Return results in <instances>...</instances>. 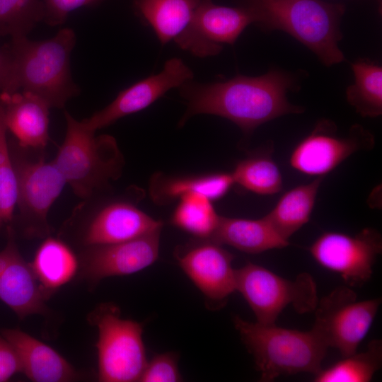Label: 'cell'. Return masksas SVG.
I'll return each instance as SVG.
<instances>
[{"mask_svg":"<svg viewBox=\"0 0 382 382\" xmlns=\"http://www.w3.org/2000/svg\"><path fill=\"white\" fill-rule=\"evenodd\" d=\"M104 192L83 199L76 206L62 225L60 238L81 249L127 241L161 230V221L131 200L104 197Z\"/></svg>","mask_w":382,"mask_h":382,"instance_id":"6","label":"cell"},{"mask_svg":"<svg viewBox=\"0 0 382 382\" xmlns=\"http://www.w3.org/2000/svg\"><path fill=\"white\" fill-rule=\"evenodd\" d=\"M0 91L16 92L14 76V61L8 45L0 47Z\"/></svg>","mask_w":382,"mask_h":382,"instance_id":"34","label":"cell"},{"mask_svg":"<svg viewBox=\"0 0 382 382\" xmlns=\"http://www.w3.org/2000/svg\"><path fill=\"white\" fill-rule=\"evenodd\" d=\"M22 372L19 357L12 345L0 335V382L8 381L13 375Z\"/></svg>","mask_w":382,"mask_h":382,"instance_id":"33","label":"cell"},{"mask_svg":"<svg viewBox=\"0 0 382 382\" xmlns=\"http://www.w3.org/2000/svg\"><path fill=\"white\" fill-rule=\"evenodd\" d=\"M16 349L22 373L35 382H67L77 378L74 368L55 349L20 329H2Z\"/></svg>","mask_w":382,"mask_h":382,"instance_id":"19","label":"cell"},{"mask_svg":"<svg viewBox=\"0 0 382 382\" xmlns=\"http://www.w3.org/2000/svg\"><path fill=\"white\" fill-rule=\"evenodd\" d=\"M209 240L250 254L281 249L289 244L265 216L247 219L221 216L218 227Z\"/></svg>","mask_w":382,"mask_h":382,"instance_id":"20","label":"cell"},{"mask_svg":"<svg viewBox=\"0 0 382 382\" xmlns=\"http://www.w3.org/2000/svg\"><path fill=\"white\" fill-rule=\"evenodd\" d=\"M9 146L17 178V221L21 233L29 238H46L52 231L49 211L66 181L54 163L45 160L43 151L37 154L16 141Z\"/></svg>","mask_w":382,"mask_h":382,"instance_id":"7","label":"cell"},{"mask_svg":"<svg viewBox=\"0 0 382 382\" xmlns=\"http://www.w3.org/2000/svg\"><path fill=\"white\" fill-rule=\"evenodd\" d=\"M66 130L64 139L52 161L66 185L83 199L108 190L110 183L122 174L123 155L115 139L96 135L81 121L64 112Z\"/></svg>","mask_w":382,"mask_h":382,"instance_id":"5","label":"cell"},{"mask_svg":"<svg viewBox=\"0 0 382 382\" xmlns=\"http://www.w3.org/2000/svg\"><path fill=\"white\" fill-rule=\"evenodd\" d=\"M178 354L169 352L158 354L148 361L139 378L141 382H178L183 378L178 369Z\"/></svg>","mask_w":382,"mask_h":382,"instance_id":"31","label":"cell"},{"mask_svg":"<svg viewBox=\"0 0 382 382\" xmlns=\"http://www.w3.org/2000/svg\"><path fill=\"white\" fill-rule=\"evenodd\" d=\"M235 184L231 173H214L192 176L155 175L150 192L154 202L165 204L187 193L197 192L210 199L224 197Z\"/></svg>","mask_w":382,"mask_h":382,"instance_id":"22","label":"cell"},{"mask_svg":"<svg viewBox=\"0 0 382 382\" xmlns=\"http://www.w3.org/2000/svg\"><path fill=\"white\" fill-rule=\"evenodd\" d=\"M0 301L22 320L34 314H46L47 301L30 263L21 255L13 227L7 226V243L0 251Z\"/></svg>","mask_w":382,"mask_h":382,"instance_id":"17","label":"cell"},{"mask_svg":"<svg viewBox=\"0 0 382 382\" xmlns=\"http://www.w3.org/2000/svg\"><path fill=\"white\" fill-rule=\"evenodd\" d=\"M174 256L185 274L203 294L211 310L224 307L236 291L233 255L209 239H197L175 248Z\"/></svg>","mask_w":382,"mask_h":382,"instance_id":"13","label":"cell"},{"mask_svg":"<svg viewBox=\"0 0 382 382\" xmlns=\"http://www.w3.org/2000/svg\"><path fill=\"white\" fill-rule=\"evenodd\" d=\"M170 222L197 239H210L216 231L221 216L206 195L192 192L178 198Z\"/></svg>","mask_w":382,"mask_h":382,"instance_id":"27","label":"cell"},{"mask_svg":"<svg viewBox=\"0 0 382 382\" xmlns=\"http://www.w3.org/2000/svg\"><path fill=\"white\" fill-rule=\"evenodd\" d=\"M236 291L249 305L256 322L264 325L275 324L288 306L304 314L314 311L318 302L316 283L310 274L301 272L287 279L250 262L236 270Z\"/></svg>","mask_w":382,"mask_h":382,"instance_id":"9","label":"cell"},{"mask_svg":"<svg viewBox=\"0 0 382 382\" xmlns=\"http://www.w3.org/2000/svg\"><path fill=\"white\" fill-rule=\"evenodd\" d=\"M7 130L23 148L44 151L50 140L48 104L28 91L1 93Z\"/></svg>","mask_w":382,"mask_h":382,"instance_id":"18","label":"cell"},{"mask_svg":"<svg viewBox=\"0 0 382 382\" xmlns=\"http://www.w3.org/2000/svg\"><path fill=\"white\" fill-rule=\"evenodd\" d=\"M381 298L358 301L351 287L340 286L318 300L312 330L342 357L355 353L367 335Z\"/></svg>","mask_w":382,"mask_h":382,"instance_id":"10","label":"cell"},{"mask_svg":"<svg viewBox=\"0 0 382 382\" xmlns=\"http://www.w3.org/2000/svg\"><path fill=\"white\" fill-rule=\"evenodd\" d=\"M43 21L49 25L56 26L65 22L69 14L83 6L93 5L101 0H44Z\"/></svg>","mask_w":382,"mask_h":382,"instance_id":"32","label":"cell"},{"mask_svg":"<svg viewBox=\"0 0 382 382\" xmlns=\"http://www.w3.org/2000/svg\"><path fill=\"white\" fill-rule=\"evenodd\" d=\"M354 81L345 91L346 98L361 116L376 117L382 114V66L369 59L351 63Z\"/></svg>","mask_w":382,"mask_h":382,"instance_id":"25","label":"cell"},{"mask_svg":"<svg viewBox=\"0 0 382 382\" xmlns=\"http://www.w3.org/2000/svg\"><path fill=\"white\" fill-rule=\"evenodd\" d=\"M30 266L48 299L76 275L79 260L66 241L49 236L37 248Z\"/></svg>","mask_w":382,"mask_h":382,"instance_id":"21","label":"cell"},{"mask_svg":"<svg viewBox=\"0 0 382 382\" xmlns=\"http://www.w3.org/2000/svg\"><path fill=\"white\" fill-rule=\"evenodd\" d=\"M252 23V13L243 6L230 7L202 0L188 25L173 40L196 57L214 56L221 52L224 44L233 45Z\"/></svg>","mask_w":382,"mask_h":382,"instance_id":"14","label":"cell"},{"mask_svg":"<svg viewBox=\"0 0 382 382\" xmlns=\"http://www.w3.org/2000/svg\"><path fill=\"white\" fill-rule=\"evenodd\" d=\"M192 79V70L181 59L171 58L166 62L159 73L122 91L109 105L81 122L88 129L96 132L146 108L168 91L179 88Z\"/></svg>","mask_w":382,"mask_h":382,"instance_id":"16","label":"cell"},{"mask_svg":"<svg viewBox=\"0 0 382 382\" xmlns=\"http://www.w3.org/2000/svg\"><path fill=\"white\" fill-rule=\"evenodd\" d=\"M44 12V0H0V37H27Z\"/></svg>","mask_w":382,"mask_h":382,"instance_id":"29","label":"cell"},{"mask_svg":"<svg viewBox=\"0 0 382 382\" xmlns=\"http://www.w3.org/2000/svg\"><path fill=\"white\" fill-rule=\"evenodd\" d=\"M161 231L127 241L81 248L78 255L81 275L94 285L107 277L129 275L148 267L158 259Z\"/></svg>","mask_w":382,"mask_h":382,"instance_id":"15","label":"cell"},{"mask_svg":"<svg viewBox=\"0 0 382 382\" xmlns=\"http://www.w3.org/2000/svg\"><path fill=\"white\" fill-rule=\"evenodd\" d=\"M337 130L330 120L318 121L293 149L290 166L305 175L325 176L354 153L371 149L374 145L373 134L360 125H352L343 137Z\"/></svg>","mask_w":382,"mask_h":382,"instance_id":"12","label":"cell"},{"mask_svg":"<svg viewBox=\"0 0 382 382\" xmlns=\"http://www.w3.org/2000/svg\"><path fill=\"white\" fill-rule=\"evenodd\" d=\"M202 0H134V6L165 45L188 25Z\"/></svg>","mask_w":382,"mask_h":382,"instance_id":"24","label":"cell"},{"mask_svg":"<svg viewBox=\"0 0 382 382\" xmlns=\"http://www.w3.org/2000/svg\"><path fill=\"white\" fill-rule=\"evenodd\" d=\"M0 103V228L13 219L18 185Z\"/></svg>","mask_w":382,"mask_h":382,"instance_id":"30","label":"cell"},{"mask_svg":"<svg viewBox=\"0 0 382 382\" xmlns=\"http://www.w3.org/2000/svg\"><path fill=\"white\" fill-rule=\"evenodd\" d=\"M112 303L97 306L88 320L98 331V380L102 382H134L147 363L142 339L143 324L124 319Z\"/></svg>","mask_w":382,"mask_h":382,"instance_id":"8","label":"cell"},{"mask_svg":"<svg viewBox=\"0 0 382 382\" xmlns=\"http://www.w3.org/2000/svg\"><path fill=\"white\" fill-rule=\"evenodd\" d=\"M324 176L286 191L265 217L285 240L310 219L319 187Z\"/></svg>","mask_w":382,"mask_h":382,"instance_id":"23","label":"cell"},{"mask_svg":"<svg viewBox=\"0 0 382 382\" xmlns=\"http://www.w3.org/2000/svg\"><path fill=\"white\" fill-rule=\"evenodd\" d=\"M313 260L321 267L338 274L349 287L367 282L382 251L380 233L366 228L357 234L326 231L308 248Z\"/></svg>","mask_w":382,"mask_h":382,"instance_id":"11","label":"cell"},{"mask_svg":"<svg viewBox=\"0 0 382 382\" xmlns=\"http://www.w3.org/2000/svg\"><path fill=\"white\" fill-rule=\"evenodd\" d=\"M382 365V340H371L365 351L342 357L314 375L315 382H369Z\"/></svg>","mask_w":382,"mask_h":382,"instance_id":"26","label":"cell"},{"mask_svg":"<svg viewBox=\"0 0 382 382\" xmlns=\"http://www.w3.org/2000/svg\"><path fill=\"white\" fill-rule=\"evenodd\" d=\"M231 173L235 184L259 195H273L282 187L280 170L272 157L266 154L242 160Z\"/></svg>","mask_w":382,"mask_h":382,"instance_id":"28","label":"cell"},{"mask_svg":"<svg viewBox=\"0 0 382 382\" xmlns=\"http://www.w3.org/2000/svg\"><path fill=\"white\" fill-rule=\"evenodd\" d=\"M262 30L289 34L312 51L329 67L345 60L339 47L343 35L340 22L342 4L322 0H241Z\"/></svg>","mask_w":382,"mask_h":382,"instance_id":"2","label":"cell"},{"mask_svg":"<svg viewBox=\"0 0 382 382\" xmlns=\"http://www.w3.org/2000/svg\"><path fill=\"white\" fill-rule=\"evenodd\" d=\"M75 43V33L68 28L45 40L12 38L8 45L13 57L17 91L38 96L50 108H63L80 92L70 69V55Z\"/></svg>","mask_w":382,"mask_h":382,"instance_id":"3","label":"cell"},{"mask_svg":"<svg viewBox=\"0 0 382 382\" xmlns=\"http://www.w3.org/2000/svg\"><path fill=\"white\" fill-rule=\"evenodd\" d=\"M233 323L254 359L261 381L299 373L315 375L322 369L328 348L312 329L301 331L276 323H252L238 316L233 318Z\"/></svg>","mask_w":382,"mask_h":382,"instance_id":"4","label":"cell"},{"mask_svg":"<svg viewBox=\"0 0 382 382\" xmlns=\"http://www.w3.org/2000/svg\"><path fill=\"white\" fill-rule=\"evenodd\" d=\"M299 88V76L279 69L261 76L238 75L215 83L191 80L179 88L187 105L179 126L195 115L209 114L229 120L249 136L265 122L303 112L304 108L291 104L286 97L288 92Z\"/></svg>","mask_w":382,"mask_h":382,"instance_id":"1","label":"cell"}]
</instances>
